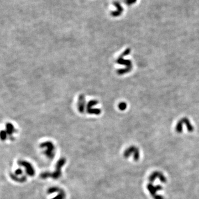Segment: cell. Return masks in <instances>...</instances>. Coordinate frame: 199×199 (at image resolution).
Wrapping results in <instances>:
<instances>
[{
  "instance_id": "6da1fadb",
  "label": "cell",
  "mask_w": 199,
  "mask_h": 199,
  "mask_svg": "<svg viewBox=\"0 0 199 199\" xmlns=\"http://www.w3.org/2000/svg\"><path fill=\"white\" fill-rule=\"evenodd\" d=\"M147 189L153 199H165L163 196L158 194V192L163 189L162 186L160 185H154L153 183H149L147 184Z\"/></svg>"
},
{
  "instance_id": "7a4b0ae2",
  "label": "cell",
  "mask_w": 199,
  "mask_h": 199,
  "mask_svg": "<svg viewBox=\"0 0 199 199\" xmlns=\"http://www.w3.org/2000/svg\"><path fill=\"white\" fill-rule=\"evenodd\" d=\"M124 156L126 158L132 156L134 161H138L140 158V151L139 148L134 145L130 146L125 150Z\"/></svg>"
},
{
  "instance_id": "3957f363",
  "label": "cell",
  "mask_w": 199,
  "mask_h": 199,
  "mask_svg": "<svg viewBox=\"0 0 199 199\" xmlns=\"http://www.w3.org/2000/svg\"><path fill=\"white\" fill-rule=\"evenodd\" d=\"M158 179L160 182L162 183H167V179L165 176L164 175L162 172L159 171H155L153 172L149 176V181L150 183H153L154 181L156 180V179Z\"/></svg>"
},
{
  "instance_id": "277c9868",
  "label": "cell",
  "mask_w": 199,
  "mask_h": 199,
  "mask_svg": "<svg viewBox=\"0 0 199 199\" xmlns=\"http://www.w3.org/2000/svg\"><path fill=\"white\" fill-rule=\"evenodd\" d=\"M117 63L118 64H123V65H126V72H127L128 71H129V70L130 69L132 68V63H131V61L129 60H125V59H123L121 58V57H119L118 59L117 60Z\"/></svg>"
},
{
  "instance_id": "5b68a950",
  "label": "cell",
  "mask_w": 199,
  "mask_h": 199,
  "mask_svg": "<svg viewBox=\"0 0 199 199\" xmlns=\"http://www.w3.org/2000/svg\"><path fill=\"white\" fill-rule=\"evenodd\" d=\"M84 105H85V97H84L83 95H81L79 96V103H78L79 110L80 112H83Z\"/></svg>"
},
{
  "instance_id": "8992f818",
  "label": "cell",
  "mask_w": 199,
  "mask_h": 199,
  "mask_svg": "<svg viewBox=\"0 0 199 199\" xmlns=\"http://www.w3.org/2000/svg\"><path fill=\"white\" fill-rule=\"evenodd\" d=\"M181 120L183 121V123H184V125L186 126V128L187 130L189 132H192L194 129L193 126L191 125L190 121L189 120V119L187 118H183L181 119Z\"/></svg>"
},
{
  "instance_id": "52a82bcc",
  "label": "cell",
  "mask_w": 199,
  "mask_h": 199,
  "mask_svg": "<svg viewBox=\"0 0 199 199\" xmlns=\"http://www.w3.org/2000/svg\"><path fill=\"white\" fill-rule=\"evenodd\" d=\"M114 5L117 8V11H118V12H121V13L123 12V8L121 6L120 3H119L118 2H117V1L116 2H114Z\"/></svg>"
},
{
  "instance_id": "ba28073f",
  "label": "cell",
  "mask_w": 199,
  "mask_h": 199,
  "mask_svg": "<svg viewBox=\"0 0 199 199\" xmlns=\"http://www.w3.org/2000/svg\"><path fill=\"white\" fill-rule=\"evenodd\" d=\"M118 108L121 111L125 110L126 109V108H127V104L125 102H121L120 103H119Z\"/></svg>"
},
{
  "instance_id": "9c48e42d",
  "label": "cell",
  "mask_w": 199,
  "mask_h": 199,
  "mask_svg": "<svg viewBox=\"0 0 199 199\" xmlns=\"http://www.w3.org/2000/svg\"><path fill=\"white\" fill-rule=\"evenodd\" d=\"M121 14L122 13L121 12H119L117 11H112V12H111V15L113 17H118L119 16V15H121Z\"/></svg>"
},
{
  "instance_id": "30bf717a",
  "label": "cell",
  "mask_w": 199,
  "mask_h": 199,
  "mask_svg": "<svg viewBox=\"0 0 199 199\" xmlns=\"http://www.w3.org/2000/svg\"><path fill=\"white\" fill-rule=\"evenodd\" d=\"M137 0H125L126 3L127 4V5L128 6L131 5L132 4L134 3Z\"/></svg>"
}]
</instances>
